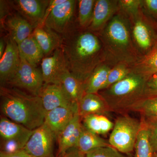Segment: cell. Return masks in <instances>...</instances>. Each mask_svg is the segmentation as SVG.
I'll return each mask as SVG.
<instances>
[{
	"instance_id": "12",
	"label": "cell",
	"mask_w": 157,
	"mask_h": 157,
	"mask_svg": "<svg viewBox=\"0 0 157 157\" xmlns=\"http://www.w3.org/2000/svg\"><path fill=\"white\" fill-rule=\"evenodd\" d=\"M20 63L18 45L9 35L6 40V50L0 59L1 86H6L17 71Z\"/></svg>"
},
{
	"instance_id": "34",
	"label": "cell",
	"mask_w": 157,
	"mask_h": 157,
	"mask_svg": "<svg viewBox=\"0 0 157 157\" xmlns=\"http://www.w3.org/2000/svg\"><path fill=\"white\" fill-rule=\"evenodd\" d=\"M85 157H127L111 146L100 147L89 152Z\"/></svg>"
},
{
	"instance_id": "9",
	"label": "cell",
	"mask_w": 157,
	"mask_h": 157,
	"mask_svg": "<svg viewBox=\"0 0 157 157\" xmlns=\"http://www.w3.org/2000/svg\"><path fill=\"white\" fill-rule=\"evenodd\" d=\"M56 137L45 123L33 132L23 150L34 157H55L54 144Z\"/></svg>"
},
{
	"instance_id": "13",
	"label": "cell",
	"mask_w": 157,
	"mask_h": 157,
	"mask_svg": "<svg viewBox=\"0 0 157 157\" xmlns=\"http://www.w3.org/2000/svg\"><path fill=\"white\" fill-rule=\"evenodd\" d=\"M39 96L46 112L59 107L70 108L78 111V106L72 103L59 85L44 83Z\"/></svg>"
},
{
	"instance_id": "20",
	"label": "cell",
	"mask_w": 157,
	"mask_h": 157,
	"mask_svg": "<svg viewBox=\"0 0 157 157\" xmlns=\"http://www.w3.org/2000/svg\"><path fill=\"white\" fill-rule=\"evenodd\" d=\"M59 85L72 103L77 106L86 94L85 82L76 78L69 71L63 76Z\"/></svg>"
},
{
	"instance_id": "8",
	"label": "cell",
	"mask_w": 157,
	"mask_h": 157,
	"mask_svg": "<svg viewBox=\"0 0 157 157\" xmlns=\"http://www.w3.org/2000/svg\"><path fill=\"white\" fill-rule=\"evenodd\" d=\"M77 1L66 0L53 8L42 25L63 36L76 26L74 23Z\"/></svg>"
},
{
	"instance_id": "11",
	"label": "cell",
	"mask_w": 157,
	"mask_h": 157,
	"mask_svg": "<svg viewBox=\"0 0 157 157\" xmlns=\"http://www.w3.org/2000/svg\"><path fill=\"white\" fill-rule=\"evenodd\" d=\"M49 1L14 0L9 1L12 9L27 20L34 29L42 23Z\"/></svg>"
},
{
	"instance_id": "25",
	"label": "cell",
	"mask_w": 157,
	"mask_h": 157,
	"mask_svg": "<svg viewBox=\"0 0 157 157\" xmlns=\"http://www.w3.org/2000/svg\"><path fill=\"white\" fill-rule=\"evenodd\" d=\"M81 118L85 128L99 135L107 134L114 126V124L106 115L102 114H90Z\"/></svg>"
},
{
	"instance_id": "23",
	"label": "cell",
	"mask_w": 157,
	"mask_h": 157,
	"mask_svg": "<svg viewBox=\"0 0 157 157\" xmlns=\"http://www.w3.org/2000/svg\"><path fill=\"white\" fill-rule=\"evenodd\" d=\"M112 68L105 63L99 65L85 82L86 94H98L104 89Z\"/></svg>"
},
{
	"instance_id": "16",
	"label": "cell",
	"mask_w": 157,
	"mask_h": 157,
	"mask_svg": "<svg viewBox=\"0 0 157 157\" xmlns=\"http://www.w3.org/2000/svg\"><path fill=\"white\" fill-rule=\"evenodd\" d=\"M9 36L19 45L33 34L34 28L29 22L18 14H11L6 18L5 27Z\"/></svg>"
},
{
	"instance_id": "14",
	"label": "cell",
	"mask_w": 157,
	"mask_h": 157,
	"mask_svg": "<svg viewBox=\"0 0 157 157\" xmlns=\"http://www.w3.org/2000/svg\"><path fill=\"white\" fill-rule=\"evenodd\" d=\"M118 10V0H96L92 20L86 29L99 35Z\"/></svg>"
},
{
	"instance_id": "41",
	"label": "cell",
	"mask_w": 157,
	"mask_h": 157,
	"mask_svg": "<svg viewBox=\"0 0 157 157\" xmlns=\"http://www.w3.org/2000/svg\"><path fill=\"white\" fill-rule=\"evenodd\" d=\"M153 157H157V150L155 151L154 152Z\"/></svg>"
},
{
	"instance_id": "17",
	"label": "cell",
	"mask_w": 157,
	"mask_h": 157,
	"mask_svg": "<svg viewBox=\"0 0 157 157\" xmlns=\"http://www.w3.org/2000/svg\"><path fill=\"white\" fill-rule=\"evenodd\" d=\"M78 111L66 107H59L46 112L45 122L57 137L67 126Z\"/></svg>"
},
{
	"instance_id": "19",
	"label": "cell",
	"mask_w": 157,
	"mask_h": 157,
	"mask_svg": "<svg viewBox=\"0 0 157 157\" xmlns=\"http://www.w3.org/2000/svg\"><path fill=\"white\" fill-rule=\"evenodd\" d=\"M110 112L108 105L99 94H86L78 104V113L81 118L90 114L106 115Z\"/></svg>"
},
{
	"instance_id": "7",
	"label": "cell",
	"mask_w": 157,
	"mask_h": 157,
	"mask_svg": "<svg viewBox=\"0 0 157 157\" xmlns=\"http://www.w3.org/2000/svg\"><path fill=\"white\" fill-rule=\"evenodd\" d=\"M19 67L6 86L17 88L35 96H39L44 84L41 70L31 65L20 54Z\"/></svg>"
},
{
	"instance_id": "26",
	"label": "cell",
	"mask_w": 157,
	"mask_h": 157,
	"mask_svg": "<svg viewBox=\"0 0 157 157\" xmlns=\"http://www.w3.org/2000/svg\"><path fill=\"white\" fill-rule=\"evenodd\" d=\"M109 146H110V144L108 140H105L99 135L88 131L82 127L76 146L80 151L86 155L96 149Z\"/></svg>"
},
{
	"instance_id": "35",
	"label": "cell",
	"mask_w": 157,
	"mask_h": 157,
	"mask_svg": "<svg viewBox=\"0 0 157 157\" xmlns=\"http://www.w3.org/2000/svg\"><path fill=\"white\" fill-rule=\"evenodd\" d=\"M145 92L147 98L157 97V73L147 78L145 84Z\"/></svg>"
},
{
	"instance_id": "36",
	"label": "cell",
	"mask_w": 157,
	"mask_h": 157,
	"mask_svg": "<svg viewBox=\"0 0 157 157\" xmlns=\"http://www.w3.org/2000/svg\"><path fill=\"white\" fill-rule=\"evenodd\" d=\"M141 6L148 16L157 20V0H142Z\"/></svg>"
},
{
	"instance_id": "28",
	"label": "cell",
	"mask_w": 157,
	"mask_h": 157,
	"mask_svg": "<svg viewBox=\"0 0 157 157\" xmlns=\"http://www.w3.org/2000/svg\"><path fill=\"white\" fill-rule=\"evenodd\" d=\"M141 127L135 143V157H153V151L149 140L148 133L144 124Z\"/></svg>"
},
{
	"instance_id": "32",
	"label": "cell",
	"mask_w": 157,
	"mask_h": 157,
	"mask_svg": "<svg viewBox=\"0 0 157 157\" xmlns=\"http://www.w3.org/2000/svg\"><path fill=\"white\" fill-rule=\"evenodd\" d=\"M142 0H119V10L126 14L129 17L138 13L141 6Z\"/></svg>"
},
{
	"instance_id": "30",
	"label": "cell",
	"mask_w": 157,
	"mask_h": 157,
	"mask_svg": "<svg viewBox=\"0 0 157 157\" xmlns=\"http://www.w3.org/2000/svg\"><path fill=\"white\" fill-rule=\"evenodd\" d=\"M131 73L130 67L127 65L119 64L113 67L109 72L106 85L103 90L122 80Z\"/></svg>"
},
{
	"instance_id": "37",
	"label": "cell",
	"mask_w": 157,
	"mask_h": 157,
	"mask_svg": "<svg viewBox=\"0 0 157 157\" xmlns=\"http://www.w3.org/2000/svg\"><path fill=\"white\" fill-rule=\"evenodd\" d=\"M11 8L9 1H0V19L1 26L5 27V23L6 18L11 13H10V9Z\"/></svg>"
},
{
	"instance_id": "39",
	"label": "cell",
	"mask_w": 157,
	"mask_h": 157,
	"mask_svg": "<svg viewBox=\"0 0 157 157\" xmlns=\"http://www.w3.org/2000/svg\"><path fill=\"white\" fill-rule=\"evenodd\" d=\"M85 154L76 147H73L68 151L62 157H85Z\"/></svg>"
},
{
	"instance_id": "22",
	"label": "cell",
	"mask_w": 157,
	"mask_h": 157,
	"mask_svg": "<svg viewBox=\"0 0 157 157\" xmlns=\"http://www.w3.org/2000/svg\"><path fill=\"white\" fill-rule=\"evenodd\" d=\"M33 131L13 121L4 116L0 119V136L2 140L29 139Z\"/></svg>"
},
{
	"instance_id": "4",
	"label": "cell",
	"mask_w": 157,
	"mask_h": 157,
	"mask_svg": "<svg viewBox=\"0 0 157 157\" xmlns=\"http://www.w3.org/2000/svg\"><path fill=\"white\" fill-rule=\"evenodd\" d=\"M147 78L131 72L124 78L98 94L106 102L110 112L125 114L147 99L145 84Z\"/></svg>"
},
{
	"instance_id": "18",
	"label": "cell",
	"mask_w": 157,
	"mask_h": 157,
	"mask_svg": "<svg viewBox=\"0 0 157 157\" xmlns=\"http://www.w3.org/2000/svg\"><path fill=\"white\" fill-rule=\"evenodd\" d=\"M33 35L44 56L54 52L61 46L62 36L45 25L38 26L34 29Z\"/></svg>"
},
{
	"instance_id": "5",
	"label": "cell",
	"mask_w": 157,
	"mask_h": 157,
	"mask_svg": "<svg viewBox=\"0 0 157 157\" xmlns=\"http://www.w3.org/2000/svg\"><path fill=\"white\" fill-rule=\"evenodd\" d=\"M141 127V121L122 114L116 120L108 140L109 144L121 153H130L135 148Z\"/></svg>"
},
{
	"instance_id": "3",
	"label": "cell",
	"mask_w": 157,
	"mask_h": 157,
	"mask_svg": "<svg viewBox=\"0 0 157 157\" xmlns=\"http://www.w3.org/2000/svg\"><path fill=\"white\" fill-rule=\"evenodd\" d=\"M3 115L32 131L44 124L46 111L41 98L17 88L1 86Z\"/></svg>"
},
{
	"instance_id": "15",
	"label": "cell",
	"mask_w": 157,
	"mask_h": 157,
	"mask_svg": "<svg viewBox=\"0 0 157 157\" xmlns=\"http://www.w3.org/2000/svg\"><path fill=\"white\" fill-rule=\"evenodd\" d=\"M82 127L81 117L76 113L67 126L57 136V157H63L70 149L76 147Z\"/></svg>"
},
{
	"instance_id": "2",
	"label": "cell",
	"mask_w": 157,
	"mask_h": 157,
	"mask_svg": "<svg viewBox=\"0 0 157 157\" xmlns=\"http://www.w3.org/2000/svg\"><path fill=\"white\" fill-rule=\"evenodd\" d=\"M103 44L107 64L131 67L142 56L132 38L131 21L128 15L118 10L99 35Z\"/></svg>"
},
{
	"instance_id": "6",
	"label": "cell",
	"mask_w": 157,
	"mask_h": 157,
	"mask_svg": "<svg viewBox=\"0 0 157 157\" xmlns=\"http://www.w3.org/2000/svg\"><path fill=\"white\" fill-rule=\"evenodd\" d=\"M129 18L133 41L137 50L143 56L157 41V23L144 12L142 6L137 14Z\"/></svg>"
},
{
	"instance_id": "21",
	"label": "cell",
	"mask_w": 157,
	"mask_h": 157,
	"mask_svg": "<svg viewBox=\"0 0 157 157\" xmlns=\"http://www.w3.org/2000/svg\"><path fill=\"white\" fill-rule=\"evenodd\" d=\"M131 72L148 78L157 73V41L152 48L130 67Z\"/></svg>"
},
{
	"instance_id": "40",
	"label": "cell",
	"mask_w": 157,
	"mask_h": 157,
	"mask_svg": "<svg viewBox=\"0 0 157 157\" xmlns=\"http://www.w3.org/2000/svg\"><path fill=\"white\" fill-rule=\"evenodd\" d=\"M6 41L3 38H1L0 40V59L3 56L6 50Z\"/></svg>"
},
{
	"instance_id": "33",
	"label": "cell",
	"mask_w": 157,
	"mask_h": 157,
	"mask_svg": "<svg viewBox=\"0 0 157 157\" xmlns=\"http://www.w3.org/2000/svg\"><path fill=\"white\" fill-rule=\"evenodd\" d=\"M29 139H19L2 140V151H1L4 152L6 153L11 154L22 150Z\"/></svg>"
},
{
	"instance_id": "38",
	"label": "cell",
	"mask_w": 157,
	"mask_h": 157,
	"mask_svg": "<svg viewBox=\"0 0 157 157\" xmlns=\"http://www.w3.org/2000/svg\"><path fill=\"white\" fill-rule=\"evenodd\" d=\"M0 157H34L22 150L13 153H6L1 151Z\"/></svg>"
},
{
	"instance_id": "31",
	"label": "cell",
	"mask_w": 157,
	"mask_h": 157,
	"mask_svg": "<svg viewBox=\"0 0 157 157\" xmlns=\"http://www.w3.org/2000/svg\"><path fill=\"white\" fill-rule=\"evenodd\" d=\"M140 121L147 129L150 143L154 152L157 150V118H141Z\"/></svg>"
},
{
	"instance_id": "1",
	"label": "cell",
	"mask_w": 157,
	"mask_h": 157,
	"mask_svg": "<svg viewBox=\"0 0 157 157\" xmlns=\"http://www.w3.org/2000/svg\"><path fill=\"white\" fill-rule=\"evenodd\" d=\"M62 38L61 48L68 70L73 76L85 82L95 69L105 62L100 37L76 26Z\"/></svg>"
},
{
	"instance_id": "27",
	"label": "cell",
	"mask_w": 157,
	"mask_h": 157,
	"mask_svg": "<svg viewBox=\"0 0 157 157\" xmlns=\"http://www.w3.org/2000/svg\"><path fill=\"white\" fill-rule=\"evenodd\" d=\"M96 0H79L78 5V26L86 29L92 20Z\"/></svg>"
},
{
	"instance_id": "29",
	"label": "cell",
	"mask_w": 157,
	"mask_h": 157,
	"mask_svg": "<svg viewBox=\"0 0 157 157\" xmlns=\"http://www.w3.org/2000/svg\"><path fill=\"white\" fill-rule=\"evenodd\" d=\"M132 111L140 113L141 118H157V97L144 99L135 106Z\"/></svg>"
},
{
	"instance_id": "24",
	"label": "cell",
	"mask_w": 157,
	"mask_h": 157,
	"mask_svg": "<svg viewBox=\"0 0 157 157\" xmlns=\"http://www.w3.org/2000/svg\"><path fill=\"white\" fill-rule=\"evenodd\" d=\"M19 53L31 65L37 67L42 61L44 53L33 34L18 45Z\"/></svg>"
},
{
	"instance_id": "10",
	"label": "cell",
	"mask_w": 157,
	"mask_h": 157,
	"mask_svg": "<svg viewBox=\"0 0 157 157\" xmlns=\"http://www.w3.org/2000/svg\"><path fill=\"white\" fill-rule=\"evenodd\" d=\"M41 65L45 84L59 85L63 76L69 71L61 47L55 50L51 56L43 58Z\"/></svg>"
}]
</instances>
